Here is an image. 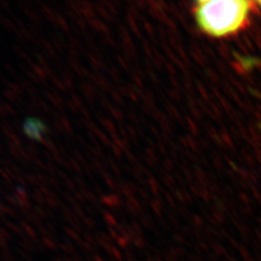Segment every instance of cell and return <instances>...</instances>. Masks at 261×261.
I'll return each mask as SVG.
<instances>
[{
  "label": "cell",
  "instance_id": "cell-1",
  "mask_svg": "<svg viewBox=\"0 0 261 261\" xmlns=\"http://www.w3.org/2000/svg\"><path fill=\"white\" fill-rule=\"evenodd\" d=\"M245 0L199 1L196 5V19L200 28L215 37H223L241 29L251 10Z\"/></svg>",
  "mask_w": 261,
  "mask_h": 261
},
{
  "label": "cell",
  "instance_id": "cell-2",
  "mask_svg": "<svg viewBox=\"0 0 261 261\" xmlns=\"http://www.w3.org/2000/svg\"><path fill=\"white\" fill-rule=\"evenodd\" d=\"M48 130L47 125L34 117H28L23 123V132L31 140L44 141V136Z\"/></svg>",
  "mask_w": 261,
  "mask_h": 261
},
{
  "label": "cell",
  "instance_id": "cell-3",
  "mask_svg": "<svg viewBox=\"0 0 261 261\" xmlns=\"http://www.w3.org/2000/svg\"><path fill=\"white\" fill-rule=\"evenodd\" d=\"M259 4H260V5H261V2H259Z\"/></svg>",
  "mask_w": 261,
  "mask_h": 261
}]
</instances>
